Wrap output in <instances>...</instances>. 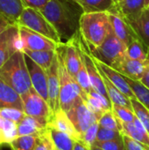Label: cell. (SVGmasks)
Returning a JSON list of instances; mask_svg holds the SVG:
<instances>
[{"mask_svg":"<svg viewBox=\"0 0 149 150\" xmlns=\"http://www.w3.org/2000/svg\"><path fill=\"white\" fill-rule=\"evenodd\" d=\"M147 9H148V11H149V7H148V8H147Z\"/></svg>","mask_w":149,"mask_h":150,"instance_id":"816d5d0a","label":"cell"},{"mask_svg":"<svg viewBox=\"0 0 149 150\" xmlns=\"http://www.w3.org/2000/svg\"><path fill=\"white\" fill-rule=\"evenodd\" d=\"M94 146L103 150H126L123 139L108 141V142H97V141Z\"/></svg>","mask_w":149,"mask_h":150,"instance_id":"ab89813d","label":"cell"},{"mask_svg":"<svg viewBox=\"0 0 149 150\" xmlns=\"http://www.w3.org/2000/svg\"><path fill=\"white\" fill-rule=\"evenodd\" d=\"M110 23L115 35L127 47L135 39H140L133 28L115 11H108Z\"/></svg>","mask_w":149,"mask_h":150,"instance_id":"4fadbf2b","label":"cell"},{"mask_svg":"<svg viewBox=\"0 0 149 150\" xmlns=\"http://www.w3.org/2000/svg\"><path fill=\"white\" fill-rule=\"evenodd\" d=\"M148 47L143 44L141 39H135L126 47V56L133 60H148Z\"/></svg>","mask_w":149,"mask_h":150,"instance_id":"83f0119b","label":"cell"},{"mask_svg":"<svg viewBox=\"0 0 149 150\" xmlns=\"http://www.w3.org/2000/svg\"><path fill=\"white\" fill-rule=\"evenodd\" d=\"M90 150H103V149H99V148H97V147L93 146V147H91V148H90Z\"/></svg>","mask_w":149,"mask_h":150,"instance_id":"bcb514c9","label":"cell"},{"mask_svg":"<svg viewBox=\"0 0 149 150\" xmlns=\"http://www.w3.org/2000/svg\"><path fill=\"white\" fill-rule=\"evenodd\" d=\"M131 104H132L133 111L134 112L135 115L145 126L147 131L149 134V110L136 98H131Z\"/></svg>","mask_w":149,"mask_h":150,"instance_id":"4dcf8cb0","label":"cell"},{"mask_svg":"<svg viewBox=\"0 0 149 150\" xmlns=\"http://www.w3.org/2000/svg\"><path fill=\"white\" fill-rule=\"evenodd\" d=\"M77 35L74 37L72 40H70L69 41L59 45L65 67L68 72L75 80L76 78L77 73L83 62L80 54V49H79Z\"/></svg>","mask_w":149,"mask_h":150,"instance_id":"9c48e42d","label":"cell"},{"mask_svg":"<svg viewBox=\"0 0 149 150\" xmlns=\"http://www.w3.org/2000/svg\"><path fill=\"white\" fill-rule=\"evenodd\" d=\"M0 78L21 96L32 88L25 54L23 51L14 53L1 67Z\"/></svg>","mask_w":149,"mask_h":150,"instance_id":"7a4b0ae2","label":"cell"},{"mask_svg":"<svg viewBox=\"0 0 149 150\" xmlns=\"http://www.w3.org/2000/svg\"><path fill=\"white\" fill-rule=\"evenodd\" d=\"M98 69V68H97ZM102 77H103V80H104V83H105V86L106 88V91H107V93H108V97L111 100V102L112 104H115V105H122V106H126L129 109H132V104H131V99L129 98H127L126 95H124L107 77L106 76L98 69Z\"/></svg>","mask_w":149,"mask_h":150,"instance_id":"44dd1931","label":"cell"},{"mask_svg":"<svg viewBox=\"0 0 149 150\" xmlns=\"http://www.w3.org/2000/svg\"><path fill=\"white\" fill-rule=\"evenodd\" d=\"M136 33L143 42V44L148 47H149V11L146 8L142 12L139 24L136 29Z\"/></svg>","mask_w":149,"mask_h":150,"instance_id":"f546056e","label":"cell"},{"mask_svg":"<svg viewBox=\"0 0 149 150\" xmlns=\"http://www.w3.org/2000/svg\"><path fill=\"white\" fill-rule=\"evenodd\" d=\"M82 62H82L81 68L77 73L76 81L78 83V84L81 86V88L88 94L92 90V87L90 84V77H89V74H88L86 66H85L83 59H82Z\"/></svg>","mask_w":149,"mask_h":150,"instance_id":"8d00e7d4","label":"cell"},{"mask_svg":"<svg viewBox=\"0 0 149 150\" xmlns=\"http://www.w3.org/2000/svg\"><path fill=\"white\" fill-rule=\"evenodd\" d=\"M125 78L133 91L135 98L149 110V89L139 81H134L126 76H125Z\"/></svg>","mask_w":149,"mask_h":150,"instance_id":"f1b7e54d","label":"cell"},{"mask_svg":"<svg viewBox=\"0 0 149 150\" xmlns=\"http://www.w3.org/2000/svg\"><path fill=\"white\" fill-rule=\"evenodd\" d=\"M73 1H76V2H77V0H73Z\"/></svg>","mask_w":149,"mask_h":150,"instance_id":"f5cc1de1","label":"cell"},{"mask_svg":"<svg viewBox=\"0 0 149 150\" xmlns=\"http://www.w3.org/2000/svg\"><path fill=\"white\" fill-rule=\"evenodd\" d=\"M21 98L25 115L34 118L42 125L47 127V123L52 115L48 103L33 88L22 95Z\"/></svg>","mask_w":149,"mask_h":150,"instance_id":"52a82bcc","label":"cell"},{"mask_svg":"<svg viewBox=\"0 0 149 150\" xmlns=\"http://www.w3.org/2000/svg\"><path fill=\"white\" fill-rule=\"evenodd\" d=\"M121 134L127 135L149 149V134L142 122L136 118L133 123H126L117 118Z\"/></svg>","mask_w":149,"mask_h":150,"instance_id":"e0dca14e","label":"cell"},{"mask_svg":"<svg viewBox=\"0 0 149 150\" xmlns=\"http://www.w3.org/2000/svg\"><path fill=\"white\" fill-rule=\"evenodd\" d=\"M17 25L44 35L59 45L62 44L60 35L55 28L40 12V11L37 9L25 7L19 18L18 19Z\"/></svg>","mask_w":149,"mask_h":150,"instance_id":"5b68a950","label":"cell"},{"mask_svg":"<svg viewBox=\"0 0 149 150\" xmlns=\"http://www.w3.org/2000/svg\"><path fill=\"white\" fill-rule=\"evenodd\" d=\"M38 139L37 134L18 136L8 145L11 150H34Z\"/></svg>","mask_w":149,"mask_h":150,"instance_id":"4316f807","label":"cell"},{"mask_svg":"<svg viewBox=\"0 0 149 150\" xmlns=\"http://www.w3.org/2000/svg\"><path fill=\"white\" fill-rule=\"evenodd\" d=\"M122 0H114V2H115V4H118V3H119V2H121Z\"/></svg>","mask_w":149,"mask_h":150,"instance_id":"681fc988","label":"cell"},{"mask_svg":"<svg viewBox=\"0 0 149 150\" xmlns=\"http://www.w3.org/2000/svg\"><path fill=\"white\" fill-rule=\"evenodd\" d=\"M74 150H90V149L88 148V147H87L85 144H83L82 142L77 141V142H76Z\"/></svg>","mask_w":149,"mask_h":150,"instance_id":"f6af8a7d","label":"cell"},{"mask_svg":"<svg viewBox=\"0 0 149 150\" xmlns=\"http://www.w3.org/2000/svg\"><path fill=\"white\" fill-rule=\"evenodd\" d=\"M47 75V89H48V104L52 114L59 111L60 108V77H59V62L56 56L50 66L46 70Z\"/></svg>","mask_w":149,"mask_h":150,"instance_id":"7c38bea8","label":"cell"},{"mask_svg":"<svg viewBox=\"0 0 149 150\" xmlns=\"http://www.w3.org/2000/svg\"><path fill=\"white\" fill-rule=\"evenodd\" d=\"M87 105V107L90 109V111L97 117V120H99V119L101 118V116L106 112L108 111L105 105L96 98L87 94V98L83 100Z\"/></svg>","mask_w":149,"mask_h":150,"instance_id":"836d02e7","label":"cell"},{"mask_svg":"<svg viewBox=\"0 0 149 150\" xmlns=\"http://www.w3.org/2000/svg\"><path fill=\"white\" fill-rule=\"evenodd\" d=\"M25 7H31L37 10H41L50 0H21Z\"/></svg>","mask_w":149,"mask_h":150,"instance_id":"b9f144b4","label":"cell"},{"mask_svg":"<svg viewBox=\"0 0 149 150\" xmlns=\"http://www.w3.org/2000/svg\"><path fill=\"white\" fill-rule=\"evenodd\" d=\"M6 107L24 111L21 95L0 78V109Z\"/></svg>","mask_w":149,"mask_h":150,"instance_id":"d6986e66","label":"cell"},{"mask_svg":"<svg viewBox=\"0 0 149 150\" xmlns=\"http://www.w3.org/2000/svg\"><path fill=\"white\" fill-rule=\"evenodd\" d=\"M111 29L108 11L83 13L81 17L79 33L88 47H99Z\"/></svg>","mask_w":149,"mask_h":150,"instance_id":"3957f363","label":"cell"},{"mask_svg":"<svg viewBox=\"0 0 149 150\" xmlns=\"http://www.w3.org/2000/svg\"><path fill=\"white\" fill-rule=\"evenodd\" d=\"M24 54L32 60L35 63L40 66L45 70H47L52 65L55 56L56 50H23Z\"/></svg>","mask_w":149,"mask_h":150,"instance_id":"7402d4cb","label":"cell"},{"mask_svg":"<svg viewBox=\"0 0 149 150\" xmlns=\"http://www.w3.org/2000/svg\"><path fill=\"white\" fill-rule=\"evenodd\" d=\"M55 149L53 140L51 138L48 127L38 134L37 143L34 150H53Z\"/></svg>","mask_w":149,"mask_h":150,"instance_id":"d6a6232c","label":"cell"},{"mask_svg":"<svg viewBox=\"0 0 149 150\" xmlns=\"http://www.w3.org/2000/svg\"><path fill=\"white\" fill-rule=\"evenodd\" d=\"M18 127V136L37 134L47 127L42 125L37 120L28 115H25L22 120L17 124Z\"/></svg>","mask_w":149,"mask_h":150,"instance_id":"d4e9b609","label":"cell"},{"mask_svg":"<svg viewBox=\"0 0 149 150\" xmlns=\"http://www.w3.org/2000/svg\"><path fill=\"white\" fill-rule=\"evenodd\" d=\"M17 27L18 25L14 24L0 35V69L8 61V59L16 53L11 40Z\"/></svg>","mask_w":149,"mask_h":150,"instance_id":"ffe728a7","label":"cell"},{"mask_svg":"<svg viewBox=\"0 0 149 150\" xmlns=\"http://www.w3.org/2000/svg\"><path fill=\"white\" fill-rule=\"evenodd\" d=\"M145 9V0H122L116 4L112 11H115L123 17L136 33L140 18Z\"/></svg>","mask_w":149,"mask_h":150,"instance_id":"30bf717a","label":"cell"},{"mask_svg":"<svg viewBox=\"0 0 149 150\" xmlns=\"http://www.w3.org/2000/svg\"><path fill=\"white\" fill-rule=\"evenodd\" d=\"M98 123H99V127H101L112 129V130H119L117 118L114 115L112 110L106 111L99 119Z\"/></svg>","mask_w":149,"mask_h":150,"instance_id":"74e56055","label":"cell"},{"mask_svg":"<svg viewBox=\"0 0 149 150\" xmlns=\"http://www.w3.org/2000/svg\"><path fill=\"white\" fill-rule=\"evenodd\" d=\"M148 63V60L141 61V60H133L127 56L119 62L113 69L118 70L124 76H126L134 81H141L147 65Z\"/></svg>","mask_w":149,"mask_h":150,"instance_id":"9a60e30c","label":"cell"},{"mask_svg":"<svg viewBox=\"0 0 149 150\" xmlns=\"http://www.w3.org/2000/svg\"><path fill=\"white\" fill-rule=\"evenodd\" d=\"M145 87H147L148 89H149V61L148 65H147V68L145 69V72L140 81Z\"/></svg>","mask_w":149,"mask_h":150,"instance_id":"ee69618b","label":"cell"},{"mask_svg":"<svg viewBox=\"0 0 149 150\" xmlns=\"http://www.w3.org/2000/svg\"><path fill=\"white\" fill-rule=\"evenodd\" d=\"M56 54L59 62L60 108L68 112L82 98L84 100L87 98V93L68 72L59 46L56 49Z\"/></svg>","mask_w":149,"mask_h":150,"instance_id":"277c9868","label":"cell"},{"mask_svg":"<svg viewBox=\"0 0 149 150\" xmlns=\"http://www.w3.org/2000/svg\"><path fill=\"white\" fill-rule=\"evenodd\" d=\"M25 8L21 0H0V13L17 24Z\"/></svg>","mask_w":149,"mask_h":150,"instance_id":"603a6c76","label":"cell"},{"mask_svg":"<svg viewBox=\"0 0 149 150\" xmlns=\"http://www.w3.org/2000/svg\"><path fill=\"white\" fill-rule=\"evenodd\" d=\"M122 137H123V142H124L126 150H149L148 147H146L142 143L133 140V138L127 135L122 134Z\"/></svg>","mask_w":149,"mask_h":150,"instance_id":"60d3db41","label":"cell"},{"mask_svg":"<svg viewBox=\"0 0 149 150\" xmlns=\"http://www.w3.org/2000/svg\"><path fill=\"white\" fill-rule=\"evenodd\" d=\"M83 13L111 11L115 7L114 0H77Z\"/></svg>","mask_w":149,"mask_h":150,"instance_id":"cb8c5ba5","label":"cell"},{"mask_svg":"<svg viewBox=\"0 0 149 150\" xmlns=\"http://www.w3.org/2000/svg\"><path fill=\"white\" fill-rule=\"evenodd\" d=\"M47 127L66 133L76 142L80 141V135L76 132L74 125L68 117L67 112H65L61 109L51 115L47 123Z\"/></svg>","mask_w":149,"mask_h":150,"instance_id":"ac0fdd59","label":"cell"},{"mask_svg":"<svg viewBox=\"0 0 149 150\" xmlns=\"http://www.w3.org/2000/svg\"><path fill=\"white\" fill-rule=\"evenodd\" d=\"M19 33L22 38L23 46L25 49L29 50H56L59 44L54 40L47 38L44 35H41L38 33H35L26 27L20 26Z\"/></svg>","mask_w":149,"mask_h":150,"instance_id":"8fae6325","label":"cell"},{"mask_svg":"<svg viewBox=\"0 0 149 150\" xmlns=\"http://www.w3.org/2000/svg\"><path fill=\"white\" fill-rule=\"evenodd\" d=\"M126 46L111 29L105 41L97 47H88L92 56L113 68L126 56Z\"/></svg>","mask_w":149,"mask_h":150,"instance_id":"8992f818","label":"cell"},{"mask_svg":"<svg viewBox=\"0 0 149 150\" xmlns=\"http://www.w3.org/2000/svg\"><path fill=\"white\" fill-rule=\"evenodd\" d=\"M147 54H148V60L149 61V47H148V49H147Z\"/></svg>","mask_w":149,"mask_h":150,"instance_id":"c3c4849f","label":"cell"},{"mask_svg":"<svg viewBox=\"0 0 149 150\" xmlns=\"http://www.w3.org/2000/svg\"><path fill=\"white\" fill-rule=\"evenodd\" d=\"M49 133L55 149L58 150H74L76 142L71 136L61 131L49 128Z\"/></svg>","mask_w":149,"mask_h":150,"instance_id":"484cf974","label":"cell"},{"mask_svg":"<svg viewBox=\"0 0 149 150\" xmlns=\"http://www.w3.org/2000/svg\"><path fill=\"white\" fill-rule=\"evenodd\" d=\"M112 110L114 115L116 116V118H118L119 120H120L124 122H126V123H133L137 118L134 112L132 109H129L126 106L112 104Z\"/></svg>","mask_w":149,"mask_h":150,"instance_id":"1f68e13d","label":"cell"},{"mask_svg":"<svg viewBox=\"0 0 149 150\" xmlns=\"http://www.w3.org/2000/svg\"><path fill=\"white\" fill-rule=\"evenodd\" d=\"M32 88L48 103L47 75V71L25 55ZM49 105V104H48Z\"/></svg>","mask_w":149,"mask_h":150,"instance_id":"5bb4252c","label":"cell"},{"mask_svg":"<svg viewBox=\"0 0 149 150\" xmlns=\"http://www.w3.org/2000/svg\"><path fill=\"white\" fill-rule=\"evenodd\" d=\"M145 6L146 8L149 7V0H145Z\"/></svg>","mask_w":149,"mask_h":150,"instance_id":"7dc6e473","label":"cell"},{"mask_svg":"<svg viewBox=\"0 0 149 150\" xmlns=\"http://www.w3.org/2000/svg\"><path fill=\"white\" fill-rule=\"evenodd\" d=\"M25 116L24 111H21L17 108L12 107H6L0 109V117L4 120H11L15 123H19L22 119Z\"/></svg>","mask_w":149,"mask_h":150,"instance_id":"d590c367","label":"cell"},{"mask_svg":"<svg viewBox=\"0 0 149 150\" xmlns=\"http://www.w3.org/2000/svg\"><path fill=\"white\" fill-rule=\"evenodd\" d=\"M92 56V55H91ZM97 67L106 76V77L124 94L126 95L127 98H135V95L133 93V91H132L130 85L128 84V83L126 82L125 76L120 74L118 70L114 69L113 68H112L111 66L102 62L101 61L97 60V58H95L94 56H92Z\"/></svg>","mask_w":149,"mask_h":150,"instance_id":"2e32d148","label":"cell"},{"mask_svg":"<svg viewBox=\"0 0 149 150\" xmlns=\"http://www.w3.org/2000/svg\"><path fill=\"white\" fill-rule=\"evenodd\" d=\"M67 115L79 134L80 138L92 124L98 121L97 117L87 107L83 98L67 112Z\"/></svg>","mask_w":149,"mask_h":150,"instance_id":"ba28073f","label":"cell"},{"mask_svg":"<svg viewBox=\"0 0 149 150\" xmlns=\"http://www.w3.org/2000/svg\"><path fill=\"white\" fill-rule=\"evenodd\" d=\"M12 25H14L12 21H11L8 18H6L2 13H0V35L4 32H5L9 27H11Z\"/></svg>","mask_w":149,"mask_h":150,"instance_id":"7bdbcfd3","label":"cell"},{"mask_svg":"<svg viewBox=\"0 0 149 150\" xmlns=\"http://www.w3.org/2000/svg\"><path fill=\"white\" fill-rule=\"evenodd\" d=\"M99 128V123L98 121L95 122L92 124L83 134H82L80 138V142H82L83 144H85L88 148H91L94 146L96 141H97V132Z\"/></svg>","mask_w":149,"mask_h":150,"instance_id":"e575fe53","label":"cell"},{"mask_svg":"<svg viewBox=\"0 0 149 150\" xmlns=\"http://www.w3.org/2000/svg\"><path fill=\"white\" fill-rule=\"evenodd\" d=\"M121 139H123V137L119 130H112V129H108L99 127L97 136V142H108V141L121 140Z\"/></svg>","mask_w":149,"mask_h":150,"instance_id":"f35d334b","label":"cell"},{"mask_svg":"<svg viewBox=\"0 0 149 150\" xmlns=\"http://www.w3.org/2000/svg\"><path fill=\"white\" fill-rule=\"evenodd\" d=\"M40 11L55 28L62 43L77 35L83 11L76 1L50 0Z\"/></svg>","mask_w":149,"mask_h":150,"instance_id":"6da1fadb","label":"cell"},{"mask_svg":"<svg viewBox=\"0 0 149 150\" xmlns=\"http://www.w3.org/2000/svg\"><path fill=\"white\" fill-rule=\"evenodd\" d=\"M53 150H58V149H53Z\"/></svg>","mask_w":149,"mask_h":150,"instance_id":"f907efd6","label":"cell"}]
</instances>
